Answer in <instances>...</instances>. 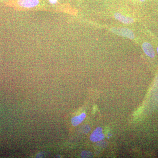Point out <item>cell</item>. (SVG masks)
<instances>
[{
    "mask_svg": "<svg viewBox=\"0 0 158 158\" xmlns=\"http://www.w3.org/2000/svg\"><path fill=\"white\" fill-rule=\"evenodd\" d=\"M111 31L114 34L122 37H127L131 39L135 38V34L133 31L126 28L113 27L111 29Z\"/></svg>",
    "mask_w": 158,
    "mask_h": 158,
    "instance_id": "cell-1",
    "label": "cell"
},
{
    "mask_svg": "<svg viewBox=\"0 0 158 158\" xmlns=\"http://www.w3.org/2000/svg\"><path fill=\"white\" fill-rule=\"evenodd\" d=\"M105 138V135L102 133L101 127L97 128L90 136V141L93 142H98L102 141Z\"/></svg>",
    "mask_w": 158,
    "mask_h": 158,
    "instance_id": "cell-2",
    "label": "cell"
},
{
    "mask_svg": "<svg viewBox=\"0 0 158 158\" xmlns=\"http://www.w3.org/2000/svg\"><path fill=\"white\" fill-rule=\"evenodd\" d=\"M19 6L24 8H31L36 7L39 4V0H19Z\"/></svg>",
    "mask_w": 158,
    "mask_h": 158,
    "instance_id": "cell-3",
    "label": "cell"
},
{
    "mask_svg": "<svg viewBox=\"0 0 158 158\" xmlns=\"http://www.w3.org/2000/svg\"><path fill=\"white\" fill-rule=\"evenodd\" d=\"M114 16L116 19L125 24H130L133 23L135 21L132 18L124 16L121 13H116L114 15Z\"/></svg>",
    "mask_w": 158,
    "mask_h": 158,
    "instance_id": "cell-4",
    "label": "cell"
},
{
    "mask_svg": "<svg viewBox=\"0 0 158 158\" xmlns=\"http://www.w3.org/2000/svg\"><path fill=\"white\" fill-rule=\"evenodd\" d=\"M143 51L146 55L151 58H154L155 56L154 50L150 44L148 42H144L142 44Z\"/></svg>",
    "mask_w": 158,
    "mask_h": 158,
    "instance_id": "cell-5",
    "label": "cell"
},
{
    "mask_svg": "<svg viewBox=\"0 0 158 158\" xmlns=\"http://www.w3.org/2000/svg\"><path fill=\"white\" fill-rule=\"evenodd\" d=\"M86 116V114L85 113H83L79 116H74L72 118V124L73 126H77L84 121Z\"/></svg>",
    "mask_w": 158,
    "mask_h": 158,
    "instance_id": "cell-6",
    "label": "cell"
},
{
    "mask_svg": "<svg viewBox=\"0 0 158 158\" xmlns=\"http://www.w3.org/2000/svg\"><path fill=\"white\" fill-rule=\"evenodd\" d=\"M81 156L82 158H91L93 157L92 153L88 151L82 152Z\"/></svg>",
    "mask_w": 158,
    "mask_h": 158,
    "instance_id": "cell-7",
    "label": "cell"
},
{
    "mask_svg": "<svg viewBox=\"0 0 158 158\" xmlns=\"http://www.w3.org/2000/svg\"><path fill=\"white\" fill-rule=\"evenodd\" d=\"M90 127L88 125L84 126L82 128V131L84 133H87L89 132L90 131Z\"/></svg>",
    "mask_w": 158,
    "mask_h": 158,
    "instance_id": "cell-8",
    "label": "cell"
},
{
    "mask_svg": "<svg viewBox=\"0 0 158 158\" xmlns=\"http://www.w3.org/2000/svg\"><path fill=\"white\" fill-rule=\"evenodd\" d=\"M49 2L51 4H55L57 3L58 0H49Z\"/></svg>",
    "mask_w": 158,
    "mask_h": 158,
    "instance_id": "cell-9",
    "label": "cell"
},
{
    "mask_svg": "<svg viewBox=\"0 0 158 158\" xmlns=\"http://www.w3.org/2000/svg\"><path fill=\"white\" fill-rule=\"evenodd\" d=\"M156 84L158 86V75L156 79Z\"/></svg>",
    "mask_w": 158,
    "mask_h": 158,
    "instance_id": "cell-10",
    "label": "cell"
},
{
    "mask_svg": "<svg viewBox=\"0 0 158 158\" xmlns=\"http://www.w3.org/2000/svg\"><path fill=\"white\" fill-rule=\"evenodd\" d=\"M138 1L140 2H144L145 1V0H138Z\"/></svg>",
    "mask_w": 158,
    "mask_h": 158,
    "instance_id": "cell-11",
    "label": "cell"
},
{
    "mask_svg": "<svg viewBox=\"0 0 158 158\" xmlns=\"http://www.w3.org/2000/svg\"><path fill=\"white\" fill-rule=\"evenodd\" d=\"M157 52L158 53V47L157 48Z\"/></svg>",
    "mask_w": 158,
    "mask_h": 158,
    "instance_id": "cell-12",
    "label": "cell"
}]
</instances>
